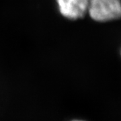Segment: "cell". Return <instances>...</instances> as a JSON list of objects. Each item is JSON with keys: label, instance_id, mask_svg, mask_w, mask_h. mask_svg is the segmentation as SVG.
Masks as SVG:
<instances>
[{"label": "cell", "instance_id": "obj_2", "mask_svg": "<svg viewBox=\"0 0 121 121\" xmlns=\"http://www.w3.org/2000/svg\"><path fill=\"white\" fill-rule=\"evenodd\" d=\"M60 13L69 19L75 20L85 16L90 0H56Z\"/></svg>", "mask_w": 121, "mask_h": 121}, {"label": "cell", "instance_id": "obj_1", "mask_svg": "<svg viewBox=\"0 0 121 121\" xmlns=\"http://www.w3.org/2000/svg\"><path fill=\"white\" fill-rule=\"evenodd\" d=\"M87 12L98 22L118 19L121 15V0H90Z\"/></svg>", "mask_w": 121, "mask_h": 121}, {"label": "cell", "instance_id": "obj_3", "mask_svg": "<svg viewBox=\"0 0 121 121\" xmlns=\"http://www.w3.org/2000/svg\"><path fill=\"white\" fill-rule=\"evenodd\" d=\"M78 121V120H76V121Z\"/></svg>", "mask_w": 121, "mask_h": 121}]
</instances>
